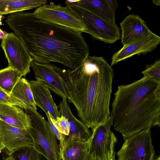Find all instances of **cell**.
<instances>
[{
  "mask_svg": "<svg viewBox=\"0 0 160 160\" xmlns=\"http://www.w3.org/2000/svg\"><path fill=\"white\" fill-rule=\"evenodd\" d=\"M152 2L157 5H160V0H154L152 1Z\"/></svg>",
  "mask_w": 160,
  "mask_h": 160,
  "instance_id": "obj_31",
  "label": "cell"
},
{
  "mask_svg": "<svg viewBox=\"0 0 160 160\" xmlns=\"http://www.w3.org/2000/svg\"><path fill=\"white\" fill-rule=\"evenodd\" d=\"M113 122L110 117L105 123L98 125L92 131L91 136L88 142V150L91 153L95 152L102 155L114 148L117 138L111 130Z\"/></svg>",
  "mask_w": 160,
  "mask_h": 160,
  "instance_id": "obj_10",
  "label": "cell"
},
{
  "mask_svg": "<svg viewBox=\"0 0 160 160\" xmlns=\"http://www.w3.org/2000/svg\"><path fill=\"white\" fill-rule=\"evenodd\" d=\"M122 33L121 43L123 46L148 36L152 32L139 16L130 14L120 24Z\"/></svg>",
  "mask_w": 160,
  "mask_h": 160,
  "instance_id": "obj_14",
  "label": "cell"
},
{
  "mask_svg": "<svg viewBox=\"0 0 160 160\" xmlns=\"http://www.w3.org/2000/svg\"><path fill=\"white\" fill-rule=\"evenodd\" d=\"M160 43V37L152 32L148 36L124 45L112 55L111 66L135 55L151 52L157 48Z\"/></svg>",
  "mask_w": 160,
  "mask_h": 160,
  "instance_id": "obj_12",
  "label": "cell"
},
{
  "mask_svg": "<svg viewBox=\"0 0 160 160\" xmlns=\"http://www.w3.org/2000/svg\"><path fill=\"white\" fill-rule=\"evenodd\" d=\"M22 109L14 105L0 104V120L14 127L29 130L31 119Z\"/></svg>",
  "mask_w": 160,
  "mask_h": 160,
  "instance_id": "obj_16",
  "label": "cell"
},
{
  "mask_svg": "<svg viewBox=\"0 0 160 160\" xmlns=\"http://www.w3.org/2000/svg\"><path fill=\"white\" fill-rule=\"evenodd\" d=\"M5 21L38 62H56L73 69L89 56L88 46L81 33L43 21L33 12L10 14Z\"/></svg>",
  "mask_w": 160,
  "mask_h": 160,
  "instance_id": "obj_1",
  "label": "cell"
},
{
  "mask_svg": "<svg viewBox=\"0 0 160 160\" xmlns=\"http://www.w3.org/2000/svg\"><path fill=\"white\" fill-rule=\"evenodd\" d=\"M28 82L36 105L45 113L48 112L52 118L56 121L60 117V113L48 87L41 80L36 79Z\"/></svg>",
  "mask_w": 160,
  "mask_h": 160,
  "instance_id": "obj_13",
  "label": "cell"
},
{
  "mask_svg": "<svg viewBox=\"0 0 160 160\" xmlns=\"http://www.w3.org/2000/svg\"><path fill=\"white\" fill-rule=\"evenodd\" d=\"M151 134L150 128H148L123 139L116 153L117 160H153L155 151Z\"/></svg>",
  "mask_w": 160,
  "mask_h": 160,
  "instance_id": "obj_7",
  "label": "cell"
},
{
  "mask_svg": "<svg viewBox=\"0 0 160 160\" xmlns=\"http://www.w3.org/2000/svg\"><path fill=\"white\" fill-rule=\"evenodd\" d=\"M63 79L68 102L75 106L78 117L93 130L110 117L113 70L102 57L89 56L75 69L56 66Z\"/></svg>",
  "mask_w": 160,
  "mask_h": 160,
  "instance_id": "obj_2",
  "label": "cell"
},
{
  "mask_svg": "<svg viewBox=\"0 0 160 160\" xmlns=\"http://www.w3.org/2000/svg\"><path fill=\"white\" fill-rule=\"evenodd\" d=\"M0 145L8 156L22 148L34 147V140L28 130L21 129L0 120Z\"/></svg>",
  "mask_w": 160,
  "mask_h": 160,
  "instance_id": "obj_9",
  "label": "cell"
},
{
  "mask_svg": "<svg viewBox=\"0 0 160 160\" xmlns=\"http://www.w3.org/2000/svg\"><path fill=\"white\" fill-rule=\"evenodd\" d=\"M24 109L31 119L28 131L34 141V149L47 160H61L59 146L48 121L34 108Z\"/></svg>",
  "mask_w": 160,
  "mask_h": 160,
  "instance_id": "obj_4",
  "label": "cell"
},
{
  "mask_svg": "<svg viewBox=\"0 0 160 160\" xmlns=\"http://www.w3.org/2000/svg\"><path fill=\"white\" fill-rule=\"evenodd\" d=\"M3 16H2V15L0 14V25H2V24L1 21Z\"/></svg>",
  "mask_w": 160,
  "mask_h": 160,
  "instance_id": "obj_33",
  "label": "cell"
},
{
  "mask_svg": "<svg viewBox=\"0 0 160 160\" xmlns=\"http://www.w3.org/2000/svg\"><path fill=\"white\" fill-rule=\"evenodd\" d=\"M48 118V121L50 125V127L52 132L56 136L57 138L59 141V149L61 150L63 147L65 142L67 138V136L60 132L55 126L52 122L50 115L48 112H45Z\"/></svg>",
  "mask_w": 160,
  "mask_h": 160,
  "instance_id": "obj_27",
  "label": "cell"
},
{
  "mask_svg": "<svg viewBox=\"0 0 160 160\" xmlns=\"http://www.w3.org/2000/svg\"><path fill=\"white\" fill-rule=\"evenodd\" d=\"M88 142L67 137L63 147L60 151L61 160H83L88 151Z\"/></svg>",
  "mask_w": 160,
  "mask_h": 160,
  "instance_id": "obj_17",
  "label": "cell"
},
{
  "mask_svg": "<svg viewBox=\"0 0 160 160\" xmlns=\"http://www.w3.org/2000/svg\"><path fill=\"white\" fill-rule=\"evenodd\" d=\"M75 0H66L65 4L82 20L87 27L86 33L93 38L107 43H114L121 39L120 28L115 23L102 18L82 6Z\"/></svg>",
  "mask_w": 160,
  "mask_h": 160,
  "instance_id": "obj_5",
  "label": "cell"
},
{
  "mask_svg": "<svg viewBox=\"0 0 160 160\" xmlns=\"http://www.w3.org/2000/svg\"><path fill=\"white\" fill-rule=\"evenodd\" d=\"M3 160H16L13 155L12 154L9 155L7 158H3Z\"/></svg>",
  "mask_w": 160,
  "mask_h": 160,
  "instance_id": "obj_30",
  "label": "cell"
},
{
  "mask_svg": "<svg viewBox=\"0 0 160 160\" xmlns=\"http://www.w3.org/2000/svg\"><path fill=\"white\" fill-rule=\"evenodd\" d=\"M47 3L46 0H0V14H10L38 8Z\"/></svg>",
  "mask_w": 160,
  "mask_h": 160,
  "instance_id": "obj_18",
  "label": "cell"
},
{
  "mask_svg": "<svg viewBox=\"0 0 160 160\" xmlns=\"http://www.w3.org/2000/svg\"><path fill=\"white\" fill-rule=\"evenodd\" d=\"M110 116L123 139L160 126V82L143 77L121 85L114 93Z\"/></svg>",
  "mask_w": 160,
  "mask_h": 160,
  "instance_id": "obj_3",
  "label": "cell"
},
{
  "mask_svg": "<svg viewBox=\"0 0 160 160\" xmlns=\"http://www.w3.org/2000/svg\"><path fill=\"white\" fill-rule=\"evenodd\" d=\"M16 160H42V156L33 148H22L12 154Z\"/></svg>",
  "mask_w": 160,
  "mask_h": 160,
  "instance_id": "obj_22",
  "label": "cell"
},
{
  "mask_svg": "<svg viewBox=\"0 0 160 160\" xmlns=\"http://www.w3.org/2000/svg\"><path fill=\"white\" fill-rule=\"evenodd\" d=\"M83 160H85V158H84V159Z\"/></svg>",
  "mask_w": 160,
  "mask_h": 160,
  "instance_id": "obj_35",
  "label": "cell"
},
{
  "mask_svg": "<svg viewBox=\"0 0 160 160\" xmlns=\"http://www.w3.org/2000/svg\"><path fill=\"white\" fill-rule=\"evenodd\" d=\"M30 67L36 79L44 82L55 94L62 100H67V96L64 81L56 70V66L50 63H42L32 60Z\"/></svg>",
  "mask_w": 160,
  "mask_h": 160,
  "instance_id": "obj_11",
  "label": "cell"
},
{
  "mask_svg": "<svg viewBox=\"0 0 160 160\" xmlns=\"http://www.w3.org/2000/svg\"><path fill=\"white\" fill-rule=\"evenodd\" d=\"M10 95L22 102L27 108H33L37 110L28 81L25 78L19 80Z\"/></svg>",
  "mask_w": 160,
  "mask_h": 160,
  "instance_id": "obj_20",
  "label": "cell"
},
{
  "mask_svg": "<svg viewBox=\"0 0 160 160\" xmlns=\"http://www.w3.org/2000/svg\"><path fill=\"white\" fill-rule=\"evenodd\" d=\"M141 72L143 77H148L160 82V60L158 59L152 63L147 65Z\"/></svg>",
  "mask_w": 160,
  "mask_h": 160,
  "instance_id": "obj_23",
  "label": "cell"
},
{
  "mask_svg": "<svg viewBox=\"0 0 160 160\" xmlns=\"http://www.w3.org/2000/svg\"><path fill=\"white\" fill-rule=\"evenodd\" d=\"M50 118L59 132L64 135L68 136L69 132V127L67 118L63 116H61L60 117L58 118L56 121H55L52 118L51 115Z\"/></svg>",
  "mask_w": 160,
  "mask_h": 160,
  "instance_id": "obj_25",
  "label": "cell"
},
{
  "mask_svg": "<svg viewBox=\"0 0 160 160\" xmlns=\"http://www.w3.org/2000/svg\"><path fill=\"white\" fill-rule=\"evenodd\" d=\"M22 76L17 70L8 66L0 70V87L10 95L14 86Z\"/></svg>",
  "mask_w": 160,
  "mask_h": 160,
  "instance_id": "obj_21",
  "label": "cell"
},
{
  "mask_svg": "<svg viewBox=\"0 0 160 160\" xmlns=\"http://www.w3.org/2000/svg\"><path fill=\"white\" fill-rule=\"evenodd\" d=\"M75 3L80 5L96 15L107 21L115 23L107 0H79Z\"/></svg>",
  "mask_w": 160,
  "mask_h": 160,
  "instance_id": "obj_19",
  "label": "cell"
},
{
  "mask_svg": "<svg viewBox=\"0 0 160 160\" xmlns=\"http://www.w3.org/2000/svg\"><path fill=\"white\" fill-rule=\"evenodd\" d=\"M42 160H47V159L44 157L42 156Z\"/></svg>",
  "mask_w": 160,
  "mask_h": 160,
  "instance_id": "obj_34",
  "label": "cell"
},
{
  "mask_svg": "<svg viewBox=\"0 0 160 160\" xmlns=\"http://www.w3.org/2000/svg\"><path fill=\"white\" fill-rule=\"evenodd\" d=\"M153 160H160V155L157 156L155 157V158H154Z\"/></svg>",
  "mask_w": 160,
  "mask_h": 160,
  "instance_id": "obj_32",
  "label": "cell"
},
{
  "mask_svg": "<svg viewBox=\"0 0 160 160\" xmlns=\"http://www.w3.org/2000/svg\"><path fill=\"white\" fill-rule=\"evenodd\" d=\"M1 46L8 63V66L25 76L30 72L33 60L21 40L13 32L8 33L2 40Z\"/></svg>",
  "mask_w": 160,
  "mask_h": 160,
  "instance_id": "obj_8",
  "label": "cell"
},
{
  "mask_svg": "<svg viewBox=\"0 0 160 160\" xmlns=\"http://www.w3.org/2000/svg\"><path fill=\"white\" fill-rule=\"evenodd\" d=\"M110 11L115 18V17L116 11L118 7V4L117 1L116 0H107Z\"/></svg>",
  "mask_w": 160,
  "mask_h": 160,
  "instance_id": "obj_28",
  "label": "cell"
},
{
  "mask_svg": "<svg viewBox=\"0 0 160 160\" xmlns=\"http://www.w3.org/2000/svg\"><path fill=\"white\" fill-rule=\"evenodd\" d=\"M42 21L58 25L81 33L85 32L87 27L82 20L69 7L56 5L51 2L37 8L33 12Z\"/></svg>",
  "mask_w": 160,
  "mask_h": 160,
  "instance_id": "obj_6",
  "label": "cell"
},
{
  "mask_svg": "<svg viewBox=\"0 0 160 160\" xmlns=\"http://www.w3.org/2000/svg\"><path fill=\"white\" fill-rule=\"evenodd\" d=\"M2 104L14 105L23 109L27 108L22 102L8 94L0 87V104Z\"/></svg>",
  "mask_w": 160,
  "mask_h": 160,
  "instance_id": "obj_24",
  "label": "cell"
},
{
  "mask_svg": "<svg viewBox=\"0 0 160 160\" xmlns=\"http://www.w3.org/2000/svg\"><path fill=\"white\" fill-rule=\"evenodd\" d=\"M7 32L3 31L0 28V39H2V40L5 38L7 34Z\"/></svg>",
  "mask_w": 160,
  "mask_h": 160,
  "instance_id": "obj_29",
  "label": "cell"
},
{
  "mask_svg": "<svg viewBox=\"0 0 160 160\" xmlns=\"http://www.w3.org/2000/svg\"><path fill=\"white\" fill-rule=\"evenodd\" d=\"M115 155L114 148L102 155H98L94 152L90 153L88 150L85 160H115Z\"/></svg>",
  "mask_w": 160,
  "mask_h": 160,
  "instance_id": "obj_26",
  "label": "cell"
},
{
  "mask_svg": "<svg viewBox=\"0 0 160 160\" xmlns=\"http://www.w3.org/2000/svg\"><path fill=\"white\" fill-rule=\"evenodd\" d=\"M58 106L59 108L61 116H64L68 120L69 132L68 136L88 142L92 132L83 122L77 119L73 115L67 100H62Z\"/></svg>",
  "mask_w": 160,
  "mask_h": 160,
  "instance_id": "obj_15",
  "label": "cell"
}]
</instances>
